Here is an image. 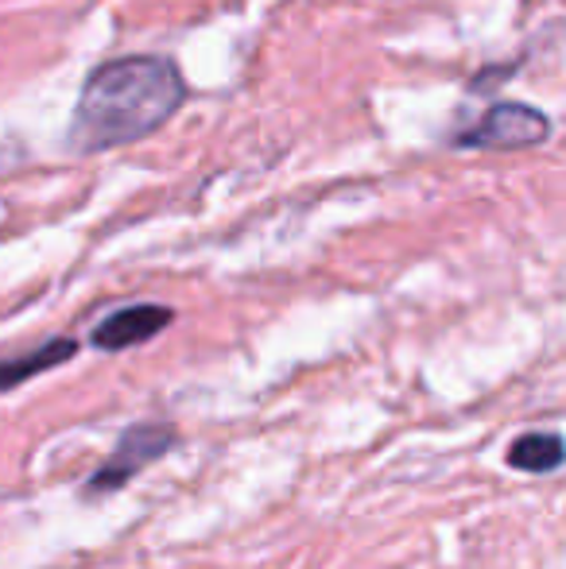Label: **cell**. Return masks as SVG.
<instances>
[{
	"label": "cell",
	"instance_id": "6da1fadb",
	"mask_svg": "<svg viewBox=\"0 0 566 569\" xmlns=\"http://www.w3.org/2000/svg\"><path fill=\"white\" fill-rule=\"evenodd\" d=\"M187 101V82L179 67L156 54H132L98 67L82 86L75 120H70V148L109 151L151 136L175 109Z\"/></svg>",
	"mask_w": 566,
	"mask_h": 569
},
{
	"label": "cell",
	"instance_id": "7a4b0ae2",
	"mask_svg": "<svg viewBox=\"0 0 566 569\" xmlns=\"http://www.w3.org/2000/svg\"><path fill=\"white\" fill-rule=\"evenodd\" d=\"M175 442H179V430H175L171 422H137V427H129L117 438V450L109 453V461H101V469L90 477L86 492L90 496L117 492V488L129 485L137 472L148 469L151 461L171 453Z\"/></svg>",
	"mask_w": 566,
	"mask_h": 569
},
{
	"label": "cell",
	"instance_id": "3957f363",
	"mask_svg": "<svg viewBox=\"0 0 566 569\" xmlns=\"http://www.w3.org/2000/svg\"><path fill=\"white\" fill-rule=\"evenodd\" d=\"M547 136H552V120L539 113V109L524 106V101H505V106H493L474 128H466L458 136V143L461 148L516 151V148H536Z\"/></svg>",
	"mask_w": 566,
	"mask_h": 569
},
{
	"label": "cell",
	"instance_id": "277c9868",
	"mask_svg": "<svg viewBox=\"0 0 566 569\" xmlns=\"http://www.w3.org/2000/svg\"><path fill=\"white\" fill-rule=\"evenodd\" d=\"M175 322V310L171 307H151V302H140V307H125L113 310L106 322L93 326L90 345L101 352H125V349H137V345L159 338L167 326Z\"/></svg>",
	"mask_w": 566,
	"mask_h": 569
},
{
	"label": "cell",
	"instance_id": "5b68a950",
	"mask_svg": "<svg viewBox=\"0 0 566 569\" xmlns=\"http://www.w3.org/2000/svg\"><path fill=\"white\" fill-rule=\"evenodd\" d=\"M75 352H78L75 338H54L31 352H20V357H0V391H12V388H20V383H28L31 376L67 365Z\"/></svg>",
	"mask_w": 566,
	"mask_h": 569
},
{
	"label": "cell",
	"instance_id": "8992f818",
	"mask_svg": "<svg viewBox=\"0 0 566 569\" xmlns=\"http://www.w3.org/2000/svg\"><path fill=\"white\" fill-rule=\"evenodd\" d=\"M508 465L520 472H555L559 465H566V442L552 430H532V435H520L508 450Z\"/></svg>",
	"mask_w": 566,
	"mask_h": 569
}]
</instances>
